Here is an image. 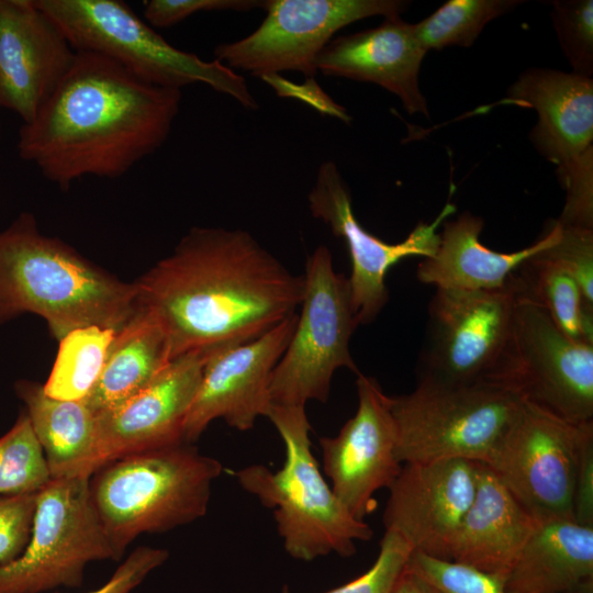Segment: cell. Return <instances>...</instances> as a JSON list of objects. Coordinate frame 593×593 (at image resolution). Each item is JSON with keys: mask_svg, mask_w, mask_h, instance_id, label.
<instances>
[{"mask_svg": "<svg viewBox=\"0 0 593 593\" xmlns=\"http://www.w3.org/2000/svg\"><path fill=\"white\" fill-rule=\"evenodd\" d=\"M137 306L161 325L172 359L209 356L254 340L296 313L303 275L248 232L192 227L136 282Z\"/></svg>", "mask_w": 593, "mask_h": 593, "instance_id": "obj_1", "label": "cell"}, {"mask_svg": "<svg viewBox=\"0 0 593 593\" xmlns=\"http://www.w3.org/2000/svg\"><path fill=\"white\" fill-rule=\"evenodd\" d=\"M181 97L104 56L76 52L53 94L22 123L19 156L61 189L86 176L118 178L165 143Z\"/></svg>", "mask_w": 593, "mask_h": 593, "instance_id": "obj_2", "label": "cell"}, {"mask_svg": "<svg viewBox=\"0 0 593 593\" xmlns=\"http://www.w3.org/2000/svg\"><path fill=\"white\" fill-rule=\"evenodd\" d=\"M137 310V287L110 275L56 237L33 214L0 231V323L42 316L59 342L87 326L119 332Z\"/></svg>", "mask_w": 593, "mask_h": 593, "instance_id": "obj_3", "label": "cell"}, {"mask_svg": "<svg viewBox=\"0 0 593 593\" xmlns=\"http://www.w3.org/2000/svg\"><path fill=\"white\" fill-rule=\"evenodd\" d=\"M222 463L186 441L132 452L89 480L99 521L120 560L141 534L164 533L203 517Z\"/></svg>", "mask_w": 593, "mask_h": 593, "instance_id": "obj_4", "label": "cell"}, {"mask_svg": "<svg viewBox=\"0 0 593 593\" xmlns=\"http://www.w3.org/2000/svg\"><path fill=\"white\" fill-rule=\"evenodd\" d=\"M266 417L276 427L286 449L281 469L249 465L234 472L238 484L272 510L286 552L312 561L336 553H356V541L372 538L371 527L356 518L324 480L311 450L305 406L269 407Z\"/></svg>", "mask_w": 593, "mask_h": 593, "instance_id": "obj_5", "label": "cell"}, {"mask_svg": "<svg viewBox=\"0 0 593 593\" xmlns=\"http://www.w3.org/2000/svg\"><path fill=\"white\" fill-rule=\"evenodd\" d=\"M76 52L104 56L148 83L181 90L203 83L244 108L257 102L244 77L217 59L203 60L170 45L120 0H34Z\"/></svg>", "mask_w": 593, "mask_h": 593, "instance_id": "obj_6", "label": "cell"}, {"mask_svg": "<svg viewBox=\"0 0 593 593\" xmlns=\"http://www.w3.org/2000/svg\"><path fill=\"white\" fill-rule=\"evenodd\" d=\"M522 404L518 395L491 381L418 379L412 392L391 396L398 459L402 465L444 459L488 463Z\"/></svg>", "mask_w": 593, "mask_h": 593, "instance_id": "obj_7", "label": "cell"}, {"mask_svg": "<svg viewBox=\"0 0 593 593\" xmlns=\"http://www.w3.org/2000/svg\"><path fill=\"white\" fill-rule=\"evenodd\" d=\"M304 292L292 337L270 378L273 405L325 403L334 372L358 370L349 349L358 326L348 278L335 271L329 249L320 245L305 264Z\"/></svg>", "mask_w": 593, "mask_h": 593, "instance_id": "obj_8", "label": "cell"}, {"mask_svg": "<svg viewBox=\"0 0 593 593\" xmlns=\"http://www.w3.org/2000/svg\"><path fill=\"white\" fill-rule=\"evenodd\" d=\"M516 288L510 336L486 381L569 422L593 421V345L570 338Z\"/></svg>", "mask_w": 593, "mask_h": 593, "instance_id": "obj_9", "label": "cell"}, {"mask_svg": "<svg viewBox=\"0 0 593 593\" xmlns=\"http://www.w3.org/2000/svg\"><path fill=\"white\" fill-rule=\"evenodd\" d=\"M501 104L532 108L538 121L529 134L536 150L557 166L567 198L564 225L593 228V80L574 72L529 68Z\"/></svg>", "mask_w": 593, "mask_h": 593, "instance_id": "obj_10", "label": "cell"}, {"mask_svg": "<svg viewBox=\"0 0 593 593\" xmlns=\"http://www.w3.org/2000/svg\"><path fill=\"white\" fill-rule=\"evenodd\" d=\"M89 480L51 479L38 491L26 548L0 567V593L78 588L90 562L116 560L91 502Z\"/></svg>", "mask_w": 593, "mask_h": 593, "instance_id": "obj_11", "label": "cell"}, {"mask_svg": "<svg viewBox=\"0 0 593 593\" xmlns=\"http://www.w3.org/2000/svg\"><path fill=\"white\" fill-rule=\"evenodd\" d=\"M593 421L572 423L523 401L490 461L518 503L537 521L573 519L582 443Z\"/></svg>", "mask_w": 593, "mask_h": 593, "instance_id": "obj_12", "label": "cell"}, {"mask_svg": "<svg viewBox=\"0 0 593 593\" xmlns=\"http://www.w3.org/2000/svg\"><path fill=\"white\" fill-rule=\"evenodd\" d=\"M403 0H266L267 14L248 36L215 47V59L262 79L296 70L313 78L322 49L340 29L358 20L400 15Z\"/></svg>", "mask_w": 593, "mask_h": 593, "instance_id": "obj_13", "label": "cell"}, {"mask_svg": "<svg viewBox=\"0 0 593 593\" xmlns=\"http://www.w3.org/2000/svg\"><path fill=\"white\" fill-rule=\"evenodd\" d=\"M516 299L514 275L493 290L436 289L418 379L452 384L486 381L506 346Z\"/></svg>", "mask_w": 593, "mask_h": 593, "instance_id": "obj_14", "label": "cell"}, {"mask_svg": "<svg viewBox=\"0 0 593 593\" xmlns=\"http://www.w3.org/2000/svg\"><path fill=\"white\" fill-rule=\"evenodd\" d=\"M307 201L312 215L346 242L351 260V306L358 325L374 321L387 304L385 277L390 268L407 257L434 256L439 244L438 228L456 212V205L447 202L430 223H418L402 242L387 243L356 219L349 189L333 161L320 166Z\"/></svg>", "mask_w": 593, "mask_h": 593, "instance_id": "obj_15", "label": "cell"}, {"mask_svg": "<svg viewBox=\"0 0 593 593\" xmlns=\"http://www.w3.org/2000/svg\"><path fill=\"white\" fill-rule=\"evenodd\" d=\"M356 387L355 415L336 436L320 438V446L332 490L351 515L363 521L377 505L374 493L389 489L402 463L396 456L391 396L374 378L361 372Z\"/></svg>", "mask_w": 593, "mask_h": 593, "instance_id": "obj_16", "label": "cell"}, {"mask_svg": "<svg viewBox=\"0 0 593 593\" xmlns=\"http://www.w3.org/2000/svg\"><path fill=\"white\" fill-rule=\"evenodd\" d=\"M298 313L260 337L208 357L201 381L187 414L182 439L195 443L216 418L246 432L271 406V373L295 328Z\"/></svg>", "mask_w": 593, "mask_h": 593, "instance_id": "obj_17", "label": "cell"}, {"mask_svg": "<svg viewBox=\"0 0 593 593\" xmlns=\"http://www.w3.org/2000/svg\"><path fill=\"white\" fill-rule=\"evenodd\" d=\"M475 490V462L444 459L403 463L389 486L384 527L400 534L414 552L450 560Z\"/></svg>", "mask_w": 593, "mask_h": 593, "instance_id": "obj_18", "label": "cell"}, {"mask_svg": "<svg viewBox=\"0 0 593 593\" xmlns=\"http://www.w3.org/2000/svg\"><path fill=\"white\" fill-rule=\"evenodd\" d=\"M75 56L67 37L34 0H0V110L30 122Z\"/></svg>", "mask_w": 593, "mask_h": 593, "instance_id": "obj_19", "label": "cell"}, {"mask_svg": "<svg viewBox=\"0 0 593 593\" xmlns=\"http://www.w3.org/2000/svg\"><path fill=\"white\" fill-rule=\"evenodd\" d=\"M209 355H180L143 391L96 414L101 467L122 456L183 441L182 428Z\"/></svg>", "mask_w": 593, "mask_h": 593, "instance_id": "obj_20", "label": "cell"}, {"mask_svg": "<svg viewBox=\"0 0 593 593\" xmlns=\"http://www.w3.org/2000/svg\"><path fill=\"white\" fill-rule=\"evenodd\" d=\"M426 53L414 24L394 15L384 18L377 27L331 41L317 56L316 70L381 86L399 97L409 114L429 118L418 81Z\"/></svg>", "mask_w": 593, "mask_h": 593, "instance_id": "obj_21", "label": "cell"}, {"mask_svg": "<svg viewBox=\"0 0 593 593\" xmlns=\"http://www.w3.org/2000/svg\"><path fill=\"white\" fill-rule=\"evenodd\" d=\"M475 465V494L457 532L450 560L506 578L538 521L489 466Z\"/></svg>", "mask_w": 593, "mask_h": 593, "instance_id": "obj_22", "label": "cell"}, {"mask_svg": "<svg viewBox=\"0 0 593 593\" xmlns=\"http://www.w3.org/2000/svg\"><path fill=\"white\" fill-rule=\"evenodd\" d=\"M483 227V219L470 212L445 221L434 256L423 258L417 266V279L436 289L477 291L502 288L527 259L555 242L559 230L557 221H553L546 233L528 247L500 253L480 242Z\"/></svg>", "mask_w": 593, "mask_h": 593, "instance_id": "obj_23", "label": "cell"}, {"mask_svg": "<svg viewBox=\"0 0 593 593\" xmlns=\"http://www.w3.org/2000/svg\"><path fill=\"white\" fill-rule=\"evenodd\" d=\"M510 593H593V527L538 521L508 572Z\"/></svg>", "mask_w": 593, "mask_h": 593, "instance_id": "obj_24", "label": "cell"}, {"mask_svg": "<svg viewBox=\"0 0 593 593\" xmlns=\"http://www.w3.org/2000/svg\"><path fill=\"white\" fill-rule=\"evenodd\" d=\"M14 390L25 405L51 479L90 478L101 467L97 415L83 401L48 396L37 382L20 380Z\"/></svg>", "mask_w": 593, "mask_h": 593, "instance_id": "obj_25", "label": "cell"}, {"mask_svg": "<svg viewBox=\"0 0 593 593\" xmlns=\"http://www.w3.org/2000/svg\"><path fill=\"white\" fill-rule=\"evenodd\" d=\"M171 360L164 328L137 306L115 334L100 377L82 401L94 414L112 410L147 388Z\"/></svg>", "mask_w": 593, "mask_h": 593, "instance_id": "obj_26", "label": "cell"}, {"mask_svg": "<svg viewBox=\"0 0 593 593\" xmlns=\"http://www.w3.org/2000/svg\"><path fill=\"white\" fill-rule=\"evenodd\" d=\"M537 254L514 272L518 289L542 306L566 335L593 345V307L581 288L568 273Z\"/></svg>", "mask_w": 593, "mask_h": 593, "instance_id": "obj_27", "label": "cell"}, {"mask_svg": "<svg viewBox=\"0 0 593 593\" xmlns=\"http://www.w3.org/2000/svg\"><path fill=\"white\" fill-rule=\"evenodd\" d=\"M116 333L87 326L63 337L51 374L43 384L44 392L58 400L82 401L99 379Z\"/></svg>", "mask_w": 593, "mask_h": 593, "instance_id": "obj_28", "label": "cell"}, {"mask_svg": "<svg viewBox=\"0 0 593 593\" xmlns=\"http://www.w3.org/2000/svg\"><path fill=\"white\" fill-rule=\"evenodd\" d=\"M521 0H449L426 19L414 23L422 47L443 49L447 46L470 47L492 20L507 13Z\"/></svg>", "mask_w": 593, "mask_h": 593, "instance_id": "obj_29", "label": "cell"}, {"mask_svg": "<svg viewBox=\"0 0 593 593\" xmlns=\"http://www.w3.org/2000/svg\"><path fill=\"white\" fill-rule=\"evenodd\" d=\"M49 480L44 452L23 410L0 437V496L36 493Z\"/></svg>", "mask_w": 593, "mask_h": 593, "instance_id": "obj_30", "label": "cell"}, {"mask_svg": "<svg viewBox=\"0 0 593 593\" xmlns=\"http://www.w3.org/2000/svg\"><path fill=\"white\" fill-rule=\"evenodd\" d=\"M551 20L560 48L574 74L593 75V1L556 0Z\"/></svg>", "mask_w": 593, "mask_h": 593, "instance_id": "obj_31", "label": "cell"}, {"mask_svg": "<svg viewBox=\"0 0 593 593\" xmlns=\"http://www.w3.org/2000/svg\"><path fill=\"white\" fill-rule=\"evenodd\" d=\"M557 223L555 242L537 255L573 278L593 307V228Z\"/></svg>", "mask_w": 593, "mask_h": 593, "instance_id": "obj_32", "label": "cell"}, {"mask_svg": "<svg viewBox=\"0 0 593 593\" xmlns=\"http://www.w3.org/2000/svg\"><path fill=\"white\" fill-rule=\"evenodd\" d=\"M407 567L446 593H510L506 578L451 560L413 551Z\"/></svg>", "mask_w": 593, "mask_h": 593, "instance_id": "obj_33", "label": "cell"}, {"mask_svg": "<svg viewBox=\"0 0 593 593\" xmlns=\"http://www.w3.org/2000/svg\"><path fill=\"white\" fill-rule=\"evenodd\" d=\"M413 552L396 532L385 529L372 566L356 579L323 593H392ZM283 593H290L287 589Z\"/></svg>", "mask_w": 593, "mask_h": 593, "instance_id": "obj_34", "label": "cell"}, {"mask_svg": "<svg viewBox=\"0 0 593 593\" xmlns=\"http://www.w3.org/2000/svg\"><path fill=\"white\" fill-rule=\"evenodd\" d=\"M37 493L0 496V567L16 560L26 548Z\"/></svg>", "mask_w": 593, "mask_h": 593, "instance_id": "obj_35", "label": "cell"}, {"mask_svg": "<svg viewBox=\"0 0 593 593\" xmlns=\"http://www.w3.org/2000/svg\"><path fill=\"white\" fill-rule=\"evenodd\" d=\"M261 5L262 1L257 0H149L144 3L143 13L152 27H169L198 12H246Z\"/></svg>", "mask_w": 593, "mask_h": 593, "instance_id": "obj_36", "label": "cell"}, {"mask_svg": "<svg viewBox=\"0 0 593 593\" xmlns=\"http://www.w3.org/2000/svg\"><path fill=\"white\" fill-rule=\"evenodd\" d=\"M169 557L163 548L138 547L116 568L101 586L86 593H131Z\"/></svg>", "mask_w": 593, "mask_h": 593, "instance_id": "obj_37", "label": "cell"}, {"mask_svg": "<svg viewBox=\"0 0 593 593\" xmlns=\"http://www.w3.org/2000/svg\"><path fill=\"white\" fill-rule=\"evenodd\" d=\"M573 510L577 523L593 527V430L586 435L580 450Z\"/></svg>", "mask_w": 593, "mask_h": 593, "instance_id": "obj_38", "label": "cell"}, {"mask_svg": "<svg viewBox=\"0 0 593 593\" xmlns=\"http://www.w3.org/2000/svg\"><path fill=\"white\" fill-rule=\"evenodd\" d=\"M392 593H446V592L406 566L405 570L399 578Z\"/></svg>", "mask_w": 593, "mask_h": 593, "instance_id": "obj_39", "label": "cell"}, {"mask_svg": "<svg viewBox=\"0 0 593 593\" xmlns=\"http://www.w3.org/2000/svg\"><path fill=\"white\" fill-rule=\"evenodd\" d=\"M0 138H1V123H0Z\"/></svg>", "mask_w": 593, "mask_h": 593, "instance_id": "obj_40", "label": "cell"}]
</instances>
